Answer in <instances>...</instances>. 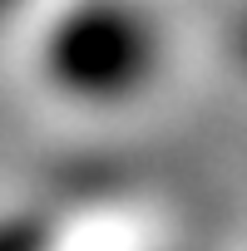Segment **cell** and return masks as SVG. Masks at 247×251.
I'll return each mask as SVG.
<instances>
[{
	"label": "cell",
	"instance_id": "6da1fadb",
	"mask_svg": "<svg viewBox=\"0 0 247 251\" xmlns=\"http://www.w3.org/2000/svg\"><path fill=\"white\" fill-rule=\"evenodd\" d=\"M168 25L144 0H69L40 40L45 84L94 113L134 108L163 84Z\"/></svg>",
	"mask_w": 247,
	"mask_h": 251
},
{
	"label": "cell",
	"instance_id": "7a4b0ae2",
	"mask_svg": "<svg viewBox=\"0 0 247 251\" xmlns=\"http://www.w3.org/2000/svg\"><path fill=\"white\" fill-rule=\"evenodd\" d=\"M227 50H232L237 69H247V10H237V20H232V35H227Z\"/></svg>",
	"mask_w": 247,
	"mask_h": 251
}]
</instances>
